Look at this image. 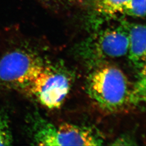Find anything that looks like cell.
I'll use <instances>...</instances> for the list:
<instances>
[{
    "label": "cell",
    "mask_w": 146,
    "mask_h": 146,
    "mask_svg": "<svg viewBox=\"0 0 146 146\" xmlns=\"http://www.w3.org/2000/svg\"><path fill=\"white\" fill-rule=\"evenodd\" d=\"M93 67L86 79V88L101 110L115 113L133 105V86L120 68L106 62Z\"/></svg>",
    "instance_id": "6da1fadb"
},
{
    "label": "cell",
    "mask_w": 146,
    "mask_h": 146,
    "mask_svg": "<svg viewBox=\"0 0 146 146\" xmlns=\"http://www.w3.org/2000/svg\"><path fill=\"white\" fill-rule=\"evenodd\" d=\"M29 120V133L38 145L99 146L104 142L99 133L90 127L68 123L56 125L37 114Z\"/></svg>",
    "instance_id": "7a4b0ae2"
},
{
    "label": "cell",
    "mask_w": 146,
    "mask_h": 146,
    "mask_svg": "<svg viewBox=\"0 0 146 146\" xmlns=\"http://www.w3.org/2000/svg\"><path fill=\"white\" fill-rule=\"evenodd\" d=\"M118 22L94 30V33L81 42L78 52L80 56L94 66L104 60L121 58L127 54L128 32L124 17Z\"/></svg>",
    "instance_id": "3957f363"
},
{
    "label": "cell",
    "mask_w": 146,
    "mask_h": 146,
    "mask_svg": "<svg viewBox=\"0 0 146 146\" xmlns=\"http://www.w3.org/2000/svg\"><path fill=\"white\" fill-rule=\"evenodd\" d=\"M46 62L30 49L17 47L0 58V85L10 89L26 91Z\"/></svg>",
    "instance_id": "277c9868"
},
{
    "label": "cell",
    "mask_w": 146,
    "mask_h": 146,
    "mask_svg": "<svg viewBox=\"0 0 146 146\" xmlns=\"http://www.w3.org/2000/svg\"><path fill=\"white\" fill-rule=\"evenodd\" d=\"M73 76L59 64L46 62L26 92L44 107L56 109L61 107L71 89Z\"/></svg>",
    "instance_id": "5b68a950"
},
{
    "label": "cell",
    "mask_w": 146,
    "mask_h": 146,
    "mask_svg": "<svg viewBox=\"0 0 146 146\" xmlns=\"http://www.w3.org/2000/svg\"><path fill=\"white\" fill-rule=\"evenodd\" d=\"M129 0H85L84 18L88 26L96 30L120 18L123 7Z\"/></svg>",
    "instance_id": "8992f818"
},
{
    "label": "cell",
    "mask_w": 146,
    "mask_h": 146,
    "mask_svg": "<svg viewBox=\"0 0 146 146\" xmlns=\"http://www.w3.org/2000/svg\"><path fill=\"white\" fill-rule=\"evenodd\" d=\"M129 36L127 54L131 64L139 72L146 68V26L125 20Z\"/></svg>",
    "instance_id": "52a82bcc"
},
{
    "label": "cell",
    "mask_w": 146,
    "mask_h": 146,
    "mask_svg": "<svg viewBox=\"0 0 146 146\" xmlns=\"http://www.w3.org/2000/svg\"><path fill=\"white\" fill-rule=\"evenodd\" d=\"M49 11L55 13L68 12L84 4L85 0H35Z\"/></svg>",
    "instance_id": "ba28073f"
},
{
    "label": "cell",
    "mask_w": 146,
    "mask_h": 146,
    "mask_svg": "<svg viewBox=\"0 0 146 146\" xmlns=\"http://www.w3.org/2000/svg\"><path fill=\"white\" fill-rule=\"evenodd\" d=\"M146 15V0H129L123 7L120 17L144 18Z\"/></svg>",
    "instance_id": "9c48e42d"
},
{
    "label": "cell",
    "mask_w": 146,
    "mask_h": 146,
    "mask_svg": "<svg viewBox=\"0 0 146 146\" xmlns=\"http://www.w3.org/2000/svg\"><path fill=\"white\" fill-rule=\"evenodd\" d=\"M146 68L140 72V77L137 82L133 86L132 104L137 105L145 101L146 93Z\"/></svg>",
    "instance_id": "30bf717a"
},
{
    "label": "cell",
    "mask_w": 146,
    "mask_h": 146,
    "mask_svg": "<svg viewBox=\"0 0 146 146\" xmlns=\"http://www.w3.org/2000/svg\"><path fill=\"white\" fill-rule=\"evenodd\" d=\"M13 141L8 116L5 111H0V146L11 145Z\"/></svg>",
    "instance_id": "8fae6325"
}]
</instances>
